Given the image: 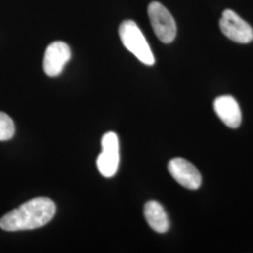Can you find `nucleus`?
Segmentation results:
<instances>
[{
    "instance_id": "9",
    "label": "nucleus",
    "mask_w": 253,
    "mask_h": 253,
    "mask_svg": "<svg viewBox=\"0 0 253 253\" xmlns=\"http://www.w3.org/2000/svg\"><path fill=\"white\" fill-rule=\"evenodd\" d=\"M145 217L146 222L155 232L164 234L169 230L170 222L167 213L163 206L157 201H149L145 205Z\"/></svg>"
},
{
    "instance_id": "1",
    "label": "nucleus",
    "mask_w": 253,
    "mask_h": 253,
    "mask_svg": "<svg viewBox=\"0 0 253 253\" xmlns=\"http://www.w3.org/2000/svg\"><path fill=\"white\" fill-rule=\"evenodd\" d=\"M55 214L54 202L47 197L29 200L0 219V228L6 232L34 230L49 223Z\"/></svg>"
},
{
    "instance_id": "2",
    "label": "nucleus",
    "mask_w": 253,
    "mask_h": 253,
    "mask_svg": "<svg viewBox=\"0 0 253 253\" xmlns=\"http://www.w3.org/2000/svg\"><path fill=\"white\" fill-rule=\"evenodd\" d=\"M119 37L123 45L142 63L147 66L155 64L151 48L135 22L131 20L124 21L119 27Z\"/></svg>"
},
{
    "instance_id": "5",
    "label": "nucleus",
    "mask_w": 253,
    "mask_h": 253,
    "mask_svg": "<svg viewBox=\"0 0 253 253\" xmlns=\"http://www.w3.org/2000/svg\"><path fill=\"white\" fill-rule=\"evenodd\" d=\"M102 152L97 160V166L104 177H112L118 172L119 164V143L115 132L105 133L102 140Z\"/></svg>"
},
{
    "instance_id": "6",
    "label": "nucleus",
    "mask_w": 253,
    "mask_h": 253,
    "mask_svg": "<svg viewBox=\"0 0 253 253\" xmlns=\"http://www.w3.org/2000/svg\"><path fill=\"white\" fill-rule=\"evenodd\" d=\"M168 171L173 179L186 189L198 190L202 184V176L196 167L182 158H174L168 163Z\"/></svg>"
},
{
    "instance_id": "7",
    "label": "nucleus",
    "mask_w": 253,
    "mask_h": 253,
    "mask_svg": "<svg viewBox=\"0 0 253 253\" xmlns=\"http://www.w3.org/2000/svg\"><path fill=\"white\" fill-rule=\"evenodd\" d=\"M72 52L69 45L63 42H54L47 47L43 58V70L50 77L58 76L65 65L69 62Z\"/></svg>"
},
{
    "instance_id": "10",
    "label": "nucleus",
    "mask_w": 253,
    "mask_h": 253,
    "mask_svg": "<svg viewBox=\"0 0 253 253\" xmlns=\"http://www.w3.org/2000/svg\"><path fill=\"white\" fill-rule=\"evenodd\" d=\"M15 133V126L12 119L3 112H0V141H8Z\"/></svg>"
},
{
    "instance_id": "3",
    "label": "nucleus",
    "mask_w": 253,
    "mask_h": 253,
    "mask_svg": "<svg viewBox=\"0 0 253 253\" xmlns=\"http://www.w3.org/2000/svg\"><path fill=\"white\" fill-rule=\"evenodd\" d=\"M148 16L155 34L163 43H171L176 37L175 21L163 4L154 1L149 4Z\"/></svg>"
},
{
    "instance_id": "8",
    "label": "nucleus",
    "mask_w": 253,
    "mask_h": 253,
    "mask_svg": "<svg viewBox=\"0 0 253 253\" xmlns=\"http://www.w3.org/2000/svg\"><path fill=\"white\" fill-rule=\"evenodd\" d=\"M214 110L220 120L231 128L240 126L242 114L239 104L232 96H220L214 101Z\"/></svg>"
},
{
    "instance_id": "4",
    "label": "nucleus",
    "mask_w": 253,
    "mask_h": 253,
    "mask_svg": "<svg viewBox=\"0 0 253 253\" xmlns=\"http://www.w3.org/2000/svg\"><path fill=\"white\" fill-rule=\"evenodd\" d=\"M221 32L231 41L249 43L253 40V29L245 20L232 9H225L219 20Z\"/></svg>"
}]
</instances>
